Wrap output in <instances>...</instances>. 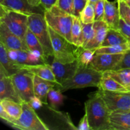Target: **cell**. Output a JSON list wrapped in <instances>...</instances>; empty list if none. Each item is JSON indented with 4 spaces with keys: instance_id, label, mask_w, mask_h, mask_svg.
Returning <instances> with one entry per match:
<instances>
[{
    "instance_id": "1",
    "label": "cell",
    "mask_w": 130,
    "mask_h": 130,
    "mask_svg": "<svg viewBox=\"0 0 130 130\" xmlns=\"http://www.w3.org/2000/svg\"><path fill=\"white\" fill-rule=\"evenodd\" d=\"M85 112L91 130H111V111L104 99L97 92L91 94L85 102Z\"/></svg>"
},
{
    "instance_id": "2",
    "label": "cell",
    "mask_w": 130,
    "mask_h": 130,
    "mask_svg": "<svg viewBox=\"0 0 130 130\" xmlns=\"http://www.w3.org/2000/svg\"><path fill=\"white\" fill-rule=\"evenodd\" d=\"M102 76L103 72L89 66L83 67L79 66L73 77L57 87L61 92L86 87L98 88Z\"/></svg>"
},
{
    "instance_id": "3",
    "label": "cell",
    "mask_w": 130,
    "mask_h": 130,
    "mask_svg": "<svg viewBox=\"0 0 130 130\" xmlns=\"http://www.w3.org/2000/svg\"><path fill=\"white\" fill-rule=\"evenodd\" d=\"M44 18L48 27L72 43L71 29L73 16L55 5L50 10L44 11Z\"/></svg>"
},
{
    "instance_id": "4",
    "label": "cell",
    "mask_w": 130,
    "mask_h": 130,
    "mask_svg": "<svg viewBox=\"0 0 130 130\" xmlns=\"http://www.w3.org/2000/svg\"><path fill=\"white\" fill-rule=\"evenodd\" d=\"M28 27L39 40L46 60L49 57H53L54 54L49 27L45 20L44 13H33L29 15Z\"/></svg>"
},
{
    "instance_id": "5",
    "label": "cell",
    "mask_w": 130,
    "mask_h": 130,
    "mask_svg": "<svg viewBox=\"0 0 130 130\" xmlns=\"http://www.w3.org/2000/svg\"><path fill=\"white\" fill-rule=\"evenodd\" d=\"M49 32L54 54V59L63 63H71L76 61L80 48L76 46L50 27H49Z\"/></svg>"
},
{
    "instance_id": "6",
    "label": "cell",
    "mask_w": 130,
    "mask_h": 130,
    "mask_svg": "<svg viewBox=\"0 0 130 130\" xmlns=\"http://www.w3.org/2000/svg\"><path fill=\"white\" fill-rule=\"evenodd\" d=\"M0 22L3 23L10 31L25 41V34L29 29V15L8 9L2 5H0Z\"/></svg>"
},
{
    "instance_id": "7",
    "label": "cell",
    "mask_w": 130,
    "mask_h": 130,
    "mask_svg": "<svg viewBox=\"0 0 130 130\" xmlns=\"http://www.w3.org/2000/svg\"><path fill=\"white\" fill-rule=\"evenodd\" d=\"M27 102L22 103V112L19 119L13 118L6 123L13 128L21 130H48L49 128L44 124Z\"/></svg>"
},
{
    "instance_id": "8",
    "label": "cell",
    "mask_w": 130,
    "mask_h": 130,
    "mask_svg": "<svg viewBox=\"0 0 130 130\" xmlns=\"http://www.w3.org/2000/svg\"><path fill=\"white\" fill-rule=\"evenodd\" d=\"M34 75L22 68L19 72L11 76L15 88L20 99L25 102H29L34 96Z\"/></svg>"
},
{
    "instance_id": "9",
    "label": "cell",
    "mask_w": 130,
    "mask_h": 130,
    "mask_svg": "<svg viewBox=\"0 0 130 130\" xmlns=\"http://www.w3.org/2000/svg\"><path fill=\"white\" fill-rule=\"evenodd\" d=\"M96 92L104 99L111 112L118 110H130V91H109L99 90Z\"/></svg>"
},
{
    "instance_id": "10",
    "label": "cell",
    "mask_w": 130,
    "mask_h": 130,
    "mask_svg": "<svg viewBox=\"0 0 130 130\" xmlns=\"http://www.w3.org/2000/svg\"><path fill=\"white\" fill-rule=\"evenodd\" d=\"M123 55L124 53L95 54L91 63L89 65V67L102 72L114 70L121 60Z\"/></svg>"
},
{
    "instance_id": "11",
    "label": "cell",
    "mask_w": 130,
    "mask_h": 130,
    "mask_svg": "<svg viewBox=\"0 0 130 130\" xmlns=\"http://www.w3.org/2000/svg\"><path fill=\"white\" fill-rule=\"evenodd\" d=\"M50 66L57 83L58 84V86H60L63 82L74 76L79 67V63L77 60L71 63H63L53 59Z\"/></svg>"
},
{
    "instance_id": "12",
    "label": "cell",
    "mask_w": 130,
    "mask_h": 130,
    "mask_svg": "<svg viewBox=\"0 0 130 130\" xmlns=\"http://www.w3.org/2000/svg\"><path fill=\"white\" fill-rule=\"evenodd\" d=\"M0 42L7 50L29 51L25 42L10 31L2 22H0Z\"/></svg>"
},
{
    "instance_id": "13",
    "label": "cell",
    "mask_w": 130,
    "mask_h": 130,
    "mask_svg": "<svg viewBox=\"0 0 130 130\" xmlns=\"http://www.w3.org/2000/svg\"><path fill=\"white\" fill-rule=\"evenodd\" d=\"M10 99L20 104L24 102L15 88L11 76H8L0 69V100Z\"/></svg>"
},
{
    "instance_id": "14",
    "label": "cell",
    "mask_w": 130,
    "mask_h": 130,
    "mask_svg": "<svg viewBox=\"0 0 130 130\" xmlns=\"http://www.w3.org/2000/svg\"><path fill=\"white\" fill-rule=\"evenodd\" d=\"M0 5L27 15L33 13H44V10L41 9L39 6L35 7L30 5L27 0H4Z\"/></svg>"
},
{
    "instance_id": "15",
    "label": "cell",
    "mask_w": 130,
    "mask_h": 130,
    "mask_svg": "<svg viewBox=\"0 0 130 130\" xmlns=\"http://www.w3.org/2000/svg\"><path fill=\"white\" fill-rule=\"evenodd\" d=\"M120 19L118 1H109L105 0V13L103 20L107 23L109 28L119 30Z\"/></svg>"
},
{
    "instance_id": "16",
    "label": "cell",
    "mask_w": 130,
    "mask_h": 130,
    "mask_svg": "<svg viewBox=\"0 0 130 130\" xmlns=\"http://www.w3.org/2000/svg\"><path fill=\"white\" fill-rule=\"evenodd\" d=\"M34 92L35 96L41 100L45 105H48V95L50 90L55 86H58L57 83L48 81L34 75L33 77Z\"/></svg>"
},
{
    "instance_id": "17",
    "label": "cell",
    "mask_w": 130,
    "mask_h": 130,
    "mask_svg": "<svg viewBox=\"0 0 130 130\" xmlns=\"http://www.w3.org/2000/svg\"><path fill=\"white\" fill-rule=\"evenodd\" d=\"M94 35L90 43L83 48L96 50L102 46L107 33L109 26L104 20L95 21L93 23Z\"/></svg>"
},
{
    "instance_id": "18",
    "label": "cell",
    "mask_w": 130,
    "mask_h": 130,
    "mask_svg": "<svg viewBox=\"0 0 130 130\" xmlns=\"http://www.w3.org/2000/svg\"><path fill=\"white\" fill-rule=\"evenodd\" d=\"M0 69L8 76H13L22 69V66L10 59L8 54L7 48L1 42H0Z\"/></svg>"
},
{
    "instance_id": "19",
    "label": "cell",
    "mask_w": 130,
    "mask_h": 130,
    "mask_svg": "<svg viewBox=\"0 0 130 130\" xmlns=\"http://www.w3.org/2000/svg\"><path fill=\"white\" fill-rule=\"evenodd\" d=\"M110 124L111 130H130V110L112 112Z\"/></svg>"
},
{
    "instance_id": "20",
    "label": "cell",
    "mask_w": 130,
    "mask_h": 130,
    "mask_svg": "<svg viewBox=\"0 0 130 130\" xmlns=\"http://www.w3.org/2000/svg\"><path fill=\"white\" fill-rule=\"evenodd\" d=\"M22 68L27 71L30 73L32 74L33 75L41 77L44 79L57 83L51 66L48 63L37 65H24L23 66Z\"/></svg>"
},
{
    "instance_id": "21",
    "label": "cell",
    "mask_w": 130,
    "mask_h": 130,
    "mask_svg": "<svg viewBox=\"0 0 130 130\" xmlns=\"http://www.w3.org/2000/svg\"><path fill=\"white\" fill-rule=\"evenodd\" d=\"M103 76H108L116 80L130 91V69L111 70L103 72Z\"/></svg>"
},
{
    "instance_id": "22",
    "label": "cell",
    "mask_w": 130,
    "mask_h": 130,
    "mask_svg": "<svg viewBox=\"0 0 130 130\" xmlns=\"http://www.w3.org/2000/svg\"><path fill=\"white\" fill-rule=\"evenodd\" d=\"M71 39H72V43L76 46L83 48V37L82 22L80 18L76 16H73V22H72V29H71Z\"/></svg>"
},
{
    "instance_id": "23",
    "label": "cell",
    "mask_w": 130,
    "mask_h": 130,
    "mask_svg": "<svg viewBox=\"0 0 130 130\" xmlns=\"http://www.w3.org/2000/svg\"><path fill=\"white\" fill-rule=\"evenodd\" d=\"M126 43H128V41L119 30L109 28L101 46L118 45Z\"/></svg>"
},
{
    "instance_id": "24",
    "label": "cell",
    "mask_w": 130,
    "mask_h": 130,
    "mask_svg": "<svg viewBox=\"0 0 130 130\" xmlns=\"http://www.w3.org/2000/svg\"><path fill=\"white\" fill-rule=\"evenodd\" d=\"M98 88L102 91H128L125 87L116 80L108 76H102Z\"/></svg>"
},
{
    "instance_id": "25",
    "label": "cell",
    "mask_w": 130,
    "mask_h": 130,
    "mask_svg": "<svg viewBox=\"0 0 130 130\" xmlns=\"http://www.w3.org/2000/svg\"><path fill=\"white\" fill-rule=\"evenodd\" d=\"M0 105L14 119H19L22 112V104H20L10 99L0 100Z\"/></svg>"
},
{
    "instance_id": "26",
    "label": "cell",
    "mask_w": 130,
    "mask_h": 130,
    "mask_svg": "<svg viewBox=\"0 0 130 130\" xmlns=\"http://www.w3.org/2000/svg\"><path fill=\"white\" fill-rule=\"evenodd\" d=\"M129 49L130 44L129 43H126L118 45L101 46L95 50V54H100V53L120 54V53H124Z\"/></svg>"
},
{
    "instance_id": "27",
    "label": "cell",
    "mask_w": 130,
    "mask_h": 130,
    "mask_svg": "<svg viewBox=\"0 0 130 130\" xmlns=\"http://www.w3.org/2000/svg\"><path fill=\"white\" fill-rule=\"evenodd\" d=\"M25 42L29 51H38L44 56L43 47L41 45L39 40L36 37L34 33L29 29H28L26 34H25ZM44 57H45V56H44Z\"/></svg>"
},
{
    "instance_id": "28",
    "label": "cell",
    "mask_w": 130,
    "mask_h": 130,
    "mask_svg": "<svg viewBox=\"0 0 130 130\" xmlns=\"http://www.w3.org/2000/svg\"><path fill=\"white\" fill-rule=\"evenodd\" d=\"M62 93L58 89H55L54 88L50 90L48 95V100L49 101L51 107L56 109L63 105L65 97Z\"/></svg>"
},
{
    "instance_id": "29",
    "label": "cell",
    "mask_w": 130,
    "mask_h": 130,
    "mask_svg": "<svg viewBox=\"0 0 130 130\" xmlns=\"http://www.w3.org/2000/svg\"><path fill=\"white\" fill-rule=\"evenodd\" d=\"M95 54V50L86 49V48H80L77 56V61L80 66L88 67L91 63L94 55Z\"/></svg>"
},
{
    "instance_id": "30",
    "label": "cell",
    "mask_w": 130,
    "mask_h": 130,
    "mask_svg": "<svg viewBox=\"0 0 130 130\" xmlns=\"http://www.w3.org/2000/svg\"><path fill=\"white\" fill-rule=\"evenodd\" d=\"M81 22L83 24H90L95 22V8L94 4L88 2L86 7L81 12L79 17Z\"/></svg>"
},
{
    "instance_id": "31",
    "label": "cell",
    "mask_w": 130,
    "mask_h": 130,
    "mask_svg": "<svg viewBox=\"0 0 130 130\" xmlns=\"http://www.w3.org/2000/svg\"><path fill=\"white\" fill-rule=\"evenodd\" d=\"M94 23V22H93ZM93 23L90 24H83V48H85L92 39L94 35Z\"/></svg>"
},
{
    "instance_id": "32",
    "label": "cell",
    "mask_w": 130,
    "mask_h": 130,
    "mask_svg": "<svg viewBox=\"0 0 130 130\" xmlns=\"http://www.w3.org/2000/svg\"><path fill=\"white\" fill-rule=\"evenodd\" d=\"M119 7V14L121 19L130 23V7L126 3L122 0H117Z\"/></svg>"
},
{
    "instance_id": "33",
    "label": "cell",
    "mask_w": 130,
    "mask_h": 130,
    "mask_svg": "<svg viewBox=\"0 0 130 130\" xmlns=\"http://www.w3.org/2000/svg\"><path fill=\"white\" fill-rule=\"evenodd\" d=\"M105 0H99L98 2L94 4L95 21L104 20L105 13Z\"/></svg>"
},
{
    "instance_id": "34",
    "label": "cell",
    "mask_w": 130,
    "mask_h": 130,
    "mask_svg": "<svg viewBox=\"0 0 130 130\" xmlns=\"http://www.w3.org/2000/svg\"><path fill=\"white\" fill-rule=\"evenodd\" d=\"M88 2V0H74L72 15L79 17L81 12L86 7Z\"/></svg>"
},
{
    "instance_id": "35",
    "label": "cell",
    "mask_w": 130,
    "mask_h": 130,
    "mask_svg": "<svg viewBox=\"0 0 130 130\" xmlns=\"http://www.w3.org/2000/svg\"><path fill=\"white\" fill-rule=\"evenodd\" d=\"M74 0H58L57 6L61 10L72 15Z\"/></svg>"
},
{
    "instance_id": "36",
    "label": "cell",
    "mask_w": 130,
    "mask_h": 130,
    "mask_svg": "<svg viewBox=\"0 0 130 130\" xmlns=\"http://www.w3.org/2000/svg\"><path fill=\"white\" fill-rule=\"evenodd\" d=\"M119 30L125 37L128 43L130 44V23L127 22L121 18L119 21Z\"/></svg>"
},
{
    "instance_id": "37",
    "label": "cell",
    "mask_w": 130,
    "mask_h": 130,
    "mask_svg": "<svg viewBox=\"0 0 130 130\" xmlns=\"http://www.w3.org/2000/svg\"><path fill=\"white\" fill-rule=\"evenodd\" d=\"M130 69V49L125 52L123 55L121 60L114 70Z\"/></svg>"
},
{
    "instance_id": "38",
    "label": "cell",
    "mask_w": 130,
    "mask_h": 130,
    "mask_svg": "<svg viewBox=\"0 0 130 130\" xmlns=\"http://www.w3.org/2000/svg\"><path fill=\"white\" fill-rule=\"evenodd\" d=\"M17 56L15 62L22 66L29 64V51L17 50Z\"/></svg>"
},
{
    "instance_id": "39",
    "label": "cell",
    "mask_w": 130,
    "mask_h": 130,
    "mask_svg": "<svg viewBox=\"0 0 130 130\" xmlns=\"http://www.w3.org/2000/svg\"><path fill=\"white\" fill-rule=\"evenodd\" d=\"M77 129L78 130H91L90 128V123H89L88 119L87 114L85 113L84 116L81 118V121H80L79 123L78 124V127H77Z\"/></svg>"
},
{
    "instance_id": "40",
    "label": "cell",
    "mask_w": 130,
    "mask_h": 130,
    "mask_svg": "<svg viewBox=\"0 0 130 130\" xmlns=\"http://www.w3.org/2000/svg\"><path fill=\"white\" fill-rule=\"evenodd\" d=\"M28 104L34 109H40L43 106V104H44L43 102L41 101V100L35 95L30 99Z\"/></svg>"
},
{
    "instance_id": "41",
    "label": "cell",
    "mask_w": 130,
    "mask_h": 130,
    "mask_svg": "<svg viewBox=\"0 0 130 130\" xmlns=\"http://www.w3.org/2000/svg\"><path fill=\"white\" fill-rule=\"evenodd\" d=\"M58 0H41V6L44 11L49 10L57 5Z\"/></svg>"
},
{
    "instance_id": "42",
    "label": "cell",
    "mask_w": 130,
    "mask_h": 130,
    "mask_svg": "<svg viewBox=\"0 0 130 130\" xmlns=\"http://www.w3.org/2000/svg\"><path fill=\"white\" fill-rule=\"evenodd\" d=\"M29 3L32 6L38 7L41 6V0H27Z\"/></svg>"
},
{
    "instance_id": "43",
    "label": "cell",
    "mask_w": 130,
    "mask_h": 130,
    "mask_svg": "<svg viewBox=\"0 0 130 130\" xmlns=\"http://www.w3.org/2000/svg\"><path fill=\"white\" fill-rule=\"evenodd\" d=\"M88 1H89V2L91 3L95 4L96 2H98V1H99V0H88Z\"/></svg>"
},
{
    "instance_id": "44",
    "label": "cell",
    "mask_w": 130,
    "mask_h": 130,
    "mask_svg": "<svg viewBox=\"0 0 130 130\" xmlns=\"http://www.w3.org/2000/svg\"><path fill=\"white\" fill-rule=\"evenodd\" d=\"M125 2H126V4H127V5H128V6H129V7H130V1H125Z\"/></svg>"
},
{
    "instance_id": "45",
    "label": "cell",
    "mask_w": 130,
    "mask_h": 130,
    "mask_svg": "<svg viewBox=\"0 0 130 130\" xmlns=\"http://www.w3.org/2000/svg\"><path fill=\"white\" fill-rule=\"evenodd\" d=\"M3 1L4 0H0V3H2Z\"/></svg>"
},
{
    "instance_id": "46",
    "label": "cell",
    "mask_w": 130,
    "mask_h": 130,
    "mask_svg": "<svg viewBox=\"0 0 130 130\" xmlns=\"http://www.w3.org/2000/svg\"><path fill=\"white\" fill-rule=\"evenodd\" d=\"M122 1H130V0H122Z\"/></svg>"
}]
</instances>
